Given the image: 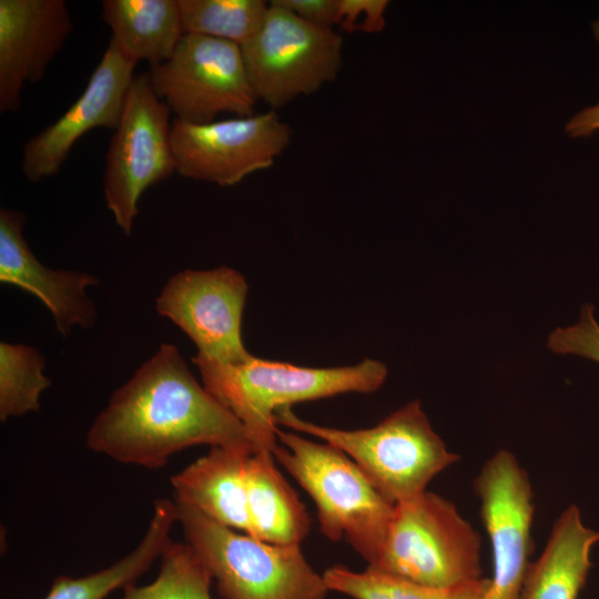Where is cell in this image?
Masks as SVG:
<instances>
[{"instance_id":"1","label":"cell","mask_w":599,"mask_h":599,"mask_svg":"<svg viewBox=\"0 0 599 599\" xmlns=\"http://www.w3.org/2000/svg\"><path fill=\"white\" fill-rule=\"evenodd\" d=\"M85 444L119 463L149 469L195 445L256 451L243 424L197 383L172 344H161L114 390Z\"/></svg>"},{"instance_id":"2","label":"cell","mask_w":599,"mask_h":599,"mask_svg":"<svg viewBox=\"0 0 599 599\" xmlns=\"http://www.w3.org/2000/svg\"><path fill=\"white\" fill-rule=\"evenodd\" d=\"M203 386L245 427L255 448L277 446L275 412L297 402L344 393L368 394L384 383L387 368L374 359L333 368L301 367L256 358L238 364L193 359Z\"/></svg>"},{"instance_id":"3","label":"cell","mask_w":599,"mask_h":599,"mask_svg":"<svg viewBox=\"0 0 599 599\" xmlns=\"http://www.w3.org/2000/svg\"><path fill=\"white\" fill-rule=\"evenodd\" d=\"M274 458L311 496L319 528L332 541L344 538L369 565L382 550L395 504L357 464L327 443L277 428Z\"/></svg>"},{"instance_id":"4","label":"cell","mask_w":599,"mask_h":599,"mask_svg":"<svg viewBox=\"0 0 599 599\" xmlns=\"http://www.w3.org/2000/svg\"><path fill=\"white\" fill-rule=\"evenodd\" d=\"M274 418L276 425L313 435L344 451L394 504L425 493L429 481L459 458L434 432L419 400L366 429L321 426L297 417L291 406L277 409Z\"/></svg>"},{"instance_id":"5","label":"cell","mask_w":599,"mask_h":599,"mask_svg":"<svg viewBox=\"0 0 599 599\" xmlns=\"http://www.w3.org/2000/svg\"><path fill=\"white\" fill-rule=\"evenodd\" d=\"M175 504L186 542L224 599H326L329 589L300 546L264 542Z\"/></svg>"},{"instance_id":"6","label":"cell","mask_w":599,"mask_h":599,"mask_svg":"<svg viewBox=\"0 0 599 599\" xmlns=\"http://www.w3.org/2000/svg\"><path fill=\"white\" fill-rule=\"evenodd\" d=\"M481 538L455 505L425 491L395 504L376 560L367 568L432 587L483 578Z\"/></svg>"},{"instance_id":"7","label":"cell","mask_w":599,"mask_h":599,"mask_svg":"<svg viewBox=\"0 0 599 599\" xmlns=\"http://www.w3.org/2000/svg\"><path fill=\"white\" fill-rule=\"evenodd\" d=\"M241 49L257 99L272 108L316 92L335 79L343 61L338 32L305 22L272 1L262 28Z\"/></svg>"},{"instance_id":"8","label":"cell","mask_w":599,"mask_h":599,"mask_svg":"<svg viewBox=\"0 0 599 599\" xmlns=\"http://www.w3.org/2000/svg\"><path fill=\"white\" fill-rule=\"evenodd\" d=\"M170 114L149 73L135 75L109 144L103 177L106 206L126 235L132 233L142 194L176 173Z\"/></svg>"},{"instance_id":"9","label":"cell","mask_w":599,"mask_h":599,"mask_svg":"<svg viewBox=\"0 0 599 599\" xmlns=\"http://www.w3.org/2000/svg\"><path fill=\"white\" fill-rule=\"evenodd\" d=\"M149 78L175 119L190 123H209L221 113L253 115L258 100L241 47L210 37L184 34Z\"/></svg>"},{"instance_id":"10","label":"cell","mask_w":599,"mask_h":599,"mask_svg":"<svg viewBox=\"0 0 599 599\" xmlns=\"http://www.w3.org/2000/svg\"><path fill=\"white\" fill-rule=\"evenodd\" d=\"M171 138L176 173L232 186L271 167L290 144L292 129L268 111L209 123L174 119Z\"/></svg>"},{"instance_id":"11","label":"cell","mask_w":599,"mask_h":599,"mask_svg":"<svg viewBox=\"0 0 599 599\" xmlns=\"http://www.w3.org/2000/svg\"><path fill=\"white\" fill-rule=\"evenodd\" d=\"M246 294L247 283L234 268L187 270L166 282L155 309L194 342L197 354L193 359L238 364L253 356L241 332Z\"/></svg>"},{"instance_id":"12","label":"cell","mask_w":599,"mask_h":599,"mask_svg":"<svg viewBox=\"0 0 599 599\" xmlns=\"http://www.w3.org/2000/svg\"><path fill=\"white\" fill-rule=\"evenodd\" d=\"M475 488L494 565L484 599H519L532 551L535 507L528 475L514 454L501 449L485 463Z\"/></svg>"},{"instance_id":"13","label":"cell","mask_w":599,"mask_h":599,"mask_svg":"<svg viewBox=\"0 0 599 599\" xmlns=\"http://www.w3.org/2000/svg\"><path fill=\"white\" fill-rule=\"evenodd\" d=\"M135 65L110 39L81 95L58 120L24 144L21 169L30 182L55 175L87 132L97 128L116 129Z\"/></svg>"},{"instance_id":"14","label":"cell","mask_w":599,"mask_h":599,"mask_svg":"<svg viewBox=\"0 0 599 599\" xmlns=\"http://www.w3.org/2000/svg\"><path fill=\"white\" fill-rule=\"evenodd\" d=\"M72 31L64 0H0V111L16 112Z\"/></svg>"},{"instance_id":"15","label":"cell","mask_w":599,"mask_h":599,"mask_svg":"<svg viewBox=\"0 0 599 599\" xmlns=\"http://www.w3.org/2000/svg\"><path fill=\"white\" fill-rule=\"evenodd\" d=\"M24 224L21 211L0 210V282L37 296L50 311L63 336L74 326L92 327L97 308L87 287L99 284V280L84 272L44 266L26 242Z\"/></svg>"},{"instance_id":"16","label":"cell","mask_w":599,"mask_h":599,"mask_svg":"<svg viewBox=\"0 0 599 599\" xmlns=\"http://www.w3.org/2000/svg\"><path fill=\"white\" fill-rule=\"evenodd\" d=\"M252 454L240 448L212 447L209 454L171 477L175 502L248 535L245 469Z\"/></svg>"},{"instance_id":"17","label":"cell","mask_w":599,"mask_h":599,"mask_svg":"<svg viewBox=\"0 0 599 599\" xmlns=\"http://www.w3.org/2000/svg\"><path fill=\"white\" fill-rule=\"evenodd\" d=\"M599 531L586 527L579 508H566L552 526L541 556L529 566L519 599H578L591 568Z\"/></svg>"},{"instance_id":"18","label":"cell","mask_w":599,"mask_h":599,"mask_svg":"<svg viewBox=\"0 0 599 599\" xmlns=\"http://www.w3.org/2000/svg\"><path fill=\"white\" fill-rule=\"evenodd\" d=\"M274 459L266 450H257L247 459L248 535L273 545L300 546L309 532L311 518Z\"/></svg>"},{"instance_id":"19","label":"cell","mask_w":599,"mask_h":599,"mask_svg":"<svg viewBox=\"0 0 599 599\" xmlns=\"http://www.w3.org/2000/svg\"><path fill=\"white\" fill-rule=\"evenodd\" d=\"M102 18L111 40L135 64L165 62L184 35L179 0H104Z\"/></svg>"},{"instance_id":"20","label":"cell","mask_w":599,"mask_h":599,"mask_svg":"<svg viewBox=\"0 0 599 599\" xmlns=\"http://www.w3.org/2000/svg\"><path fill=\"white\" fill-rule=\"evenodd\" d=\"M176 521L175 502L167 498L155 500L145 534L130 554L83 577H57L43 599H104L113 590L133 585L170 545V532Z\"/></svg>"},{"instance_id":"21","label":"cell","mask_w":599,"mask_h":599,"mask_svg":"<svg viewBox=\"0 0 599 599\" xmlns=\"http://www.w3.org/2000/svg\"><path fill=\"white\" fill-rule=\"evenodd\" d=\"M323 578L329 590L354 599H484L489 586V579L480 578L454 587H432L369 568L357 572L344 566L326 569Z\"/></svg>"},{"instance_id":"22","label":"cell","mask_w":599,"mask_h":599,"mask_svg":"<svg viewBox=\"0 0 599 599\" xmlns=\"http://www.w3.org/2000/svg\"><path fill=\"white\" fill-rule=\"evenodd\" d=\"M184 34L210 37L240 47L263 26L268 4L262 0H179Z\"/></svg>"},{"instance_id":"23","label":"cell","mask_w":599,"mask_h":599,"mask_svg":"<svg viewBox=\"0 0 599 599\" xmlns=\"http://www.w3.org/2000/svg\"><path fill=\"white\" fill-rule=\"evenodd\" d=\"M45 359L34 347L0 344V420L40 409V396L50 387L43 374Z\"/></svg>"},{"instance_id":"24","label":"cell","mask_w":599,"mask_h":599,"mask_svg":"<svg viewBox=\"0 0 599 599\" xmlns=\"http://www.w3.org/2000/svg\"><path fill=\"white\" fill-rule=\"evenodd\" d=\"M160 558L156 579L128 586L121 599H212V575L187 542L171 541Z\"/></svg>"},{"instance_id":"25","label":"cell","mask_w":599,"mask_h":599,"mask_svg":"<svg viewBox=\"0 0 599 599\" xmlns=\"http://www.w3.org/2000/svg\"><path fill=\"white\" fill-rule=\"evenodd\" d=\"M548 347L557 354H572L599 363V324L592 305H585L576 325L556 328Z\"/></svg>"},{"instance_id":"26","label":"cell","mask_w":599,"mask_h":599,"mask_svg":"<svg viewBox=\"0 0 599 599\" xmlns=\"http://www.w3.org/2000/svg\"><path fill=\"white\" fill-rule=\"evenodd\" d=\"M335 24L346 32H380L385 27L387 0H335Z\"/></svg>"},{"instance_id":"27","label":"cell","mask_w":599,"mask_h":599,"mask_svg":"<svg viewBox=\"0 0 599 599\" xmlns=\"http://www.w3.org/2000/svg\"><path fill=\"white\" fill-rule=\"evenodd\" d=\"M272 2L311 24L325 28H333L335 24V0H273Z\"/></svg>"},{"instance_id":"28","label":"cell","mask_w":599,"mask_h":599,"mask_svg":"<svg viewBox=\"0 0 599 599\" xmlns=\"http://www.w3.org/2000/svg\"><path fill=\"white\" fill-rule=\"evenodd\" d=\"M599 131V102L576 113L566 124L571 138H588Z\"/></svg>"},{"instance_id":"29","label":"cell","mask_w":599,"mask_h":599,"mask_svg":"<svg viewBox=\"0 0 599 599\" xmlns=\"http://www.w3.org/2000/svg\"><path fill=\"white\" fill-rule=\"evenodd\" d=\"M592 33L596 40L599 42V20H596L595 22H592Z\"/></svg>"}]
</instances>
